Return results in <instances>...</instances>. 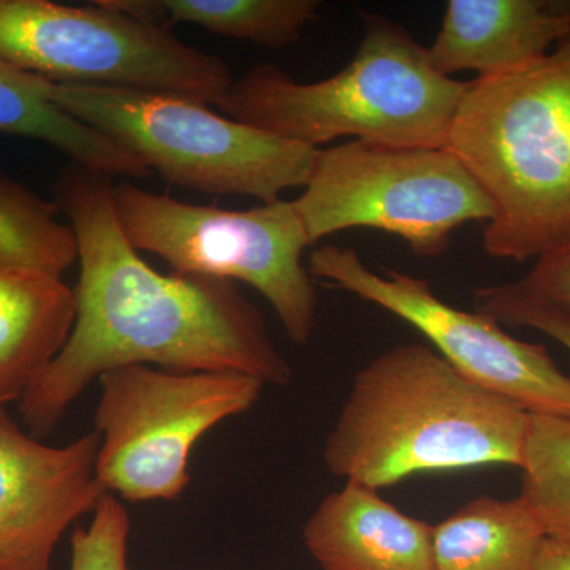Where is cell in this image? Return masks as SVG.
I'll return each mask as SVG.
<instances>
[{
    "mask_svg": "<svg viewBox=\"0 0 570 570\" xmlns=\"http://www.w3.org/2000/svg\"><path fill=\"white\" fill-rule=\"evenodd\" d=\"M52 193L77 235V316L62 351L21 397L31 436L52 433L81 393L116 367L291 382L294 371L264 316L234 283L164 275L142 261L119 225L110 176L73 165L59 175Z\"/></svg>",
    "mask_w": 570,
    "mask_h": 570,
    "instance_id": "1",
    "label": "cell"
},
{
    "mask_svg": "<svg viewBox=\"0 0 570 570\" xmlns=\"http://www.w3.org/2000/svg\"><path fill=\"white\" fill-rule=\"evenodd\" d=\"M531 414L422 343L366 363L325 441L326 469L381 490L420 472L523 463Z\"/></svg>",
    "mask_w": 570,
    "mask_h": 570,
    "instance_id": "2",
    "label": "cell"
},
{
    "mask_svg": "<svg viewBox=\"0 0 570 570\" xmlns=\"http://www.w3.org/2000/svg\"><path fill=\"white\" fill-rule=\"evenodd\" d=\"M448 148L493 205L482 246L538 261L570 243V31L540 61L469 81Z\"/></svg>",
    "mask_w": 570,
    "mask_h": 570,
    "instance_id": "3",
    "label": "cell"
},
{
    "mask_svg": "<svg viewBox=\"0 0 570 570\" xmlns=\"http://www.w3.org/2000/svg\"><path fill=\"white\" fill-rule=\"evenodd\" d=\"M354 58L333 77L302 82L262 63L216 105L262 132L318 149L352 137L381 145L445 148L468 82L442 77L400 22L362 17Z\"/></svg>",
    "mask_w": 570,
    "mask_h": 570,
    "instance_id": "4",
    "label": "cell"
},
{
    "mask_svg": "<svg viewBox=\"0 0 570 570\" xmlns=\"http://www.w3.org/2000/svg\"><path fill=\"white\" fill-rule=\"evenodd\" d=\"M43 92L67 115L129 149L165 181L202 194L272 204L285 190L306 186L318 151L176 94L47 78Z\"/></svg>",
    "mask_w": 570,
    "mask_h": 570,
    "instance_id": "5",
    "label": "cell"
},
{
    "mask_svg": "<svg viewBox=\"0 0 570 570\" xmlns=\"http://www.w3.org/2000/svg\"><path fill=\"white\" fill-rule=\"evenodd\" d=\"M116 213L130 245L163 257L176 275L242 281L275 309L285 335L306 346L318 294L303 254L311 246L294 200L245 212L184 204L132 183L115 186Z\"/></svg>",
    "mask_w": 570,
    "mask_h": 570,
    "instance_id": "6",
    "label": "cell"
},
{
    "mask_svg": "<svg viewBox=\"0 0 570 570\" xmlns=\"http://www.w3.org/2000/svg\"><path fill=\"white\" fill-rule=\"evenodd\" d=\"M311 246L348 228H374L439 257L453 232L489 224L493 205L448 148L348 141L318 148L305 193L294 200Z\"/></svg>",
    "mask_w": 570,
    "mask_h": 570,
    "instance_id": "7",
    "label": "cell"
},
{
    "mask_svg": "<svg viewBox=\"0 0 570 570\" xmlns=\"http://www.w3.org/2000/svg\"><path fill=\"white\" fill-rule=\"evenodd\" d=\"M0 58L56 82L176 94L206 105L219 104L235 82L219 56L104 0L89 7L0 0Z\"/></svg>",
    "mask_w": 570,
    "mask_h": 570,
    "instance_id": "8",
    "label": "cell"
},
{
    "mask_svg": "<svg viewBox=\"0 0 570 570\" xmlns=\"http://www.w3.org/2000/svg\"><path fill=\"white\" fill-rule=\"evenodd\" d=\"M97 478L130 502L174 501L190 483L197 442L257 404L265 382L242 373L116 367L99 377Z\"/></svg>",
    "mask_w": 570,
    "mask_h": 570,
    "instance_id": "9",
    "label": "cell"
},
{
    "mask_svg": "<svg viewBox=\"0 0 570 570\" xmlns=\"http://www.w3.org/2000/svg\"><path fill=\"white\" fill-rule=\"evenodd\" d=\"M309 275L373 303L414 326L464 377L530 414L570 417V376L543 344L510 336L493 318L450 306L425 279L367 268L352 247L326 245L309 257Z\"/></svg>",
    "mask_w": 570,
    "mask_h": 570,
    "instance_id": "10",
    "label": "cell"
},
{
    "mask_svg": "<svg viewBox=\"0 0 570 570\" xmlns=\"http://www.w3.org/2000/svg\"><path fill=\"white\" fill-rule=\"evenodd\" d=\"M99 449L96 430L63 448L43 444L0 407V570H51L63 532L108 494Z\"/></svg>",
    "mask_w": 570,
    "mask_h": 570,
    "instance_id": "11",
    "label": "cell"
},
{
    "mask_svg": "<svg viewBox=\"0 0 570 570\" xmlns=\"http://www.w3.org/2000/svg\"><path fill=\"white\" fill-rule=\"evenodd\" d=\"M569 31L570 0H449L428 58L442 77L491 80L546 58Z\"/></svg>",
    "mask_w": 570,
    "mask_h": 570,
    "instance_id": "12",
    "label": "cell"
},
{
    "mask_svg": "<svg viewBox=\"0 0 570 570\" xmlns=\"http://www.w3.org/2000/svg\"><path fill=\"white\" fill-rule=\"evenodd\" d=\"M433 531L362 483L328 494L303 528L321 570H434Z\"/></svg>",
    "mask_w": 570,
    "mask_h": 570,
    "instance_id": "13",
    "label": "cell"
},
{
    "mask_svg": "<svg viewBox=\"0 0 570 570\" xmlns=\"http://www.w3.org/2000/svg\"><path fill=\"white\" fill-rule=\"evenodd\" d=\"M73 288L40 269L0 265V407L21 401L73 328Z\"/></svg>",
    "mask_w": 570,
    "mask_h": 570,
    "instance_id": "14",
    "label": "cell"
},
{
    "mask_svg": "<svg viewBox=\"0 0 570 570\" xmlns=\"http://www.w3.org/2000/svg\"><path fill=\"white\" fill-rule=\"evenodd\" d=\"M0 132L47 142L78 167L105 176L145 179L142 160L107 135L56 107L43 92V77L0 58Z\"/></svg>",
    "mask_w": 570,
    "mask_h": 570,
    "instance_id": "15",
    "label": "cell"
},
{
    "mask_svg": "<svg viewBox=\"0 0 570 570\" xmlns=\"http://www.w3.org/2000/svg\"><path fill=\"white\" fill-rule=\"evenodd\" d=\"M543 539L523 498L472 499L434 527V570H534Z\"/></svg>",
    "mask_w": 570,
    "mask_h": 570,
    "instance_id": "16",
    "label": "cell"
},
{
    "mask_svg": "<svg viewBox=\"0 0 570 570\" xmlns=\"http://www.w3.org/2000/svg\"><path fill=\"white\" fill-rule=\"evenodd\" d=\"M163 26L195 24L258 47L287 48L317 20V0H157Z\"/></svg>",
    "mask_w": 570,
    "mask_h": 570,
    "instance_id": "17",
    "label": "cell"
},
{
    "mask_svg": "<svg viewBox=\"0 0 570 570\" xmlns=\"http://www.w3.org/2000/svg\"><path fill=\"white\" fill-rule=\"evenodd\" d=\"M59 213L55 202L0 174V265L62 277L78 262V242Z\"/></svg>",
    "mask_w": 570,
    "mask_h": 570,
    "instance_id": "18",
    "label": "cell"
},
{
    "mask_svg": "<svg viewBox=\"0 0 570 570\" xmlns=\"http://www.w3.org/2000/svg\"><path fill=\"white\" fill-rule=\"evenodd\" d=\"M521 493L546 538L570 543V417L531 414Z\"/></svg>",
    "mask_w": 570,
    "mask_h": 570,
    "instance_id": "19",
    "label": "cell"
},
{
    "mask_svg": "<svg viewBox=\"0 0 570 570\" xmlns=\"http://www.w3.org/2000/svg\"><path fill=\"white\" fill-rule=\"evenodd\" d=\"M130 517L115 494H105L88 527L71 534L70 570H129Z\"/></svg>",
    "mask_w": 570,
    "mask_h": 570,
    "instance_id": "20",
    "label": "cell"
},
{
    "mask_svg": "<svg viewBox=\"0 0 570 570\" xmlns=\"http://www.w3.org/2000/svg\"><path fill=\"white\" fill-rule=\"evenodd\" d=\"M472 296L475 311L499 325L535 330L570 352V314L528 294L517 281L475 288Z\"/></svg>",
    "mask_w": 570,
    "mask_h": 570,
    "instance_id": "21",
    "label": "cell"
},
{
    "mask_svg": "<svg viewBox=\"0 0 570 570\" xmlns=\"http://www.w3.org/2000/svg\"><path fill=\"white\" fill-rule=\"evenodd\" d=\"M517 284L547 305L570 314V243L534 261Z\"/></svg>",
    "mask_w": 570,
    "mask_h": 570,
    "instance_id": "22",
    "label": "cell"
},
{
    "mask_svg": "<svg viewBox=\"0 0 570 570\" xmlns=\"http://www.w3.org/2000/svg\"><path fill=\"white\" fill-rule=\"evenodd\" d=\"M534 570H570V543L543 539L535 558Z\"/></svg>",
    "mask_w": 570,
    "mask_h": 570,
    "instance_id": "23",
    "label": "cell"
}]
</instances>
